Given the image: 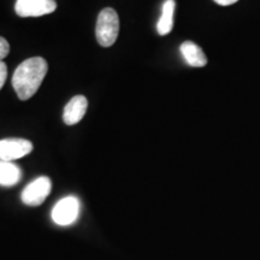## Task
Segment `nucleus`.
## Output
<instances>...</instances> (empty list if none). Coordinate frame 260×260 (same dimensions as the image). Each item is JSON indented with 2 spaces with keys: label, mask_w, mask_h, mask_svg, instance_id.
Returning <instances> with one entry per match:
<instances>
[{
  "label": "nucleus",
  "mask_w": 260,
  "mask_h": 260,
  "mask_svg": "<svg viewBox=\"0 0 260 260\" xmlns=\"http://www.w3.org/2000/svg\"><path fill=\"white\" fill-rule=\"evenodd\" d=\"M56 9V0H16L15 4V11L19 17H40Z\"/></svg>",
  "instance_id": "nucleus-5"
},
{
  "label": "nucleus",
  "mask_w": 260,
  "mask_h": 260,
  "mask_svg": "<svg viewBox=\"0 0 260 260\" xmlns=\"http://www.w3.org/2000/svg\"><path fill=\"white\" fill-rule=\"evenodd\" d=\"M119 32V18L112 8H106L98 16L95 35L100 46L110 47L115 44Z\"/></svg>",
  "instance_id": "nucleus-2"
},
{
  "label": "nucleus",
  "mask_w": 260,
  "mask_h": 260,
  "mask_svg": "<svg viewBox=\"0 0 260 260\" xmlns=\"http://www.w3.org/2000/svg\"><path fill=\"white\" fill-rule=\"evenodd\" d=\"M6 77H8V67H6L5 63L0 61V89L4 86Z\"/></svg>",
  "instance_id": "nucleus-12"
},
{
  "label": "nucleus",
  "mask_w": 260,
  "mask_h": 260,
  "mask_svg": "<svg viewBox=\"0 0 260 260\" xmlns=\"http://www.w3.org/2000/svg\"><path fill=\"white\" fill-rule=\"evenodd\" d=\"M51 188L52 183L50 178L46 176L39 177L30 182L22 191V201L28 206H39L50 195Z\"/></svg>",
  "instance_id": "nucleus-4"
},
{
  "label": "nucleus",
  "mask_w": 260,
  "mask_h": 260,
  "mask_svg": "<svg viewBox=\"0 0 260 260\" xmlns=\"http://www.w3.org/2000/svg\"><path fill=\"white\" fill-rule=\"evenodd\" d=\"M80 214V201L75 197L60 199L52 210V220L60 226H68L75 223Z\"/></svg>",
  "instance_id": "nucleus-3"
},
{
  "label": "nucleus",
  "mask_w": 260,
  "mask_h": 260,
  "mask_svg": "<svg viewBox=\"0 0 260 260\" xmlns=\"http://www.w3.org/2000/svg\"><path fill=\"white\" fill-rule=\"evenodd\" d=\"M182 56L188 65L194 68H203L207 64V58L205 56L204 51L191 41H186L180 47Z\"/></svg>",
  "instance_id": "nucleus-8"
},
{
  "label": "nucleus",
  "mask_w": 260,
  "mask_h": 260,
  "mask_svg": "<svg viewBox=\"0 0 260 260\" xmlns=\"http://www.w3.org/2000/svg\"><path fill=\"white\" fill-rule=\"evenodd\" d=\"M22 177L21 169L11 161L0 160V184L11 187L17 184Z\"/></svg>",
  "instance_id": "nucleus-9"
},
{
  "label": "nucleus",
  "mask_w": 260,
  "mask_h": 260,
  "mask_svg": "<svg viewBox=\"0 0 260 260\" xmlns=\"http://www.w3.org/2000/svg\"><path fill=\"white\" fill-rule=\"evenodd\" d=\"M9 52H10L9 42L6 41L4 38L0 37V61H2V59H4L6 56H8Z\"/></svg>",
  "instance_id": "nucleus-11"
},
{
  "label": "nucleus",
  "mask_w": 260,
  "mask_h": 260,
  "mask_svg": "<svg viewBox=\"0 0 260 260\" xmlns=\"http://www.w3.org/2000/svg\"><path fill=\"white\" fill-rule=\"evenodd\" d=\"M236 2H239V0H214V3H217V4L222 5V6L233 5V4H235Z\"/></svg>",
  "instance_id": "nucleus-13"
},
{
  "label": "nucleus",
  "mask_w": 260,
  "mask_h": 260,
  "mask_svg": "<svg viewBox=\"0 0 260 260\" xmlns=\"http://www.w3.org/2000/svg\"><path fill=\"white\" fill-rule=\"evenodd\" d=\"M174 12L175 0H165L162 4L161 16L157 24V31L159 35H167L172 30L174 27Z\"/></svg>",
  "instance_id": "nucleus-10"
},
{
  "label": "nucleus",
  "mask_w": 260,
  "mask_h": 260,
  "mask_svg": "<svg viewBox=\"0 0 260 260\" xmlns=\"http://www.w3.org/2000/svg\"><path fill=\"white\" fill-rule=\"evenodd\" d=\"M48 70L47 61L41 57L22 61L12 76V87L21 100H28L38 92Z\"/></svg>",
  "instance_id": "nucleus-1"
},
{
  "label": "nucleus",
  "mask_w": 260,
  "mask_h": 260,
  "mask_svg": "<svg viewBox=\"0 0 260 260\" xmlns=\"http://www.w3.org/2000/svg\"><path fill=\"white\" fill-rule=\"evenodd\" d=\"M32 144L25 139L0 140V160L11 161L30 153Z\"/></svg>",
  "instance_id": "nucleus-6"
},
{
  "label": "nucleus",
  "mask_w": 260,
  "mask_h": 260,
  "mask_svg": "<svg viewBox=\"0 0 260 260\" xmlns=\"http://www.w3.org/2000/svg\"><path fill=\"white\" fill-rule=\"evenodd\" d=\"M88 100L83 95H76L65 106L63 112V121L67 125L77 124L86 115Z\"/></svg>",
  "instance_id": "nucleus-7"
}]
</instances>
